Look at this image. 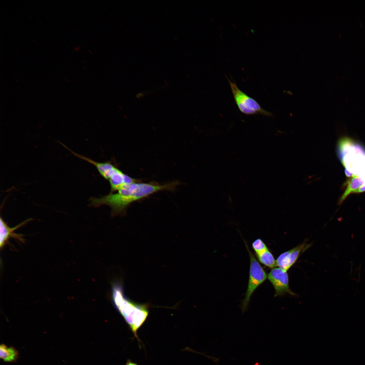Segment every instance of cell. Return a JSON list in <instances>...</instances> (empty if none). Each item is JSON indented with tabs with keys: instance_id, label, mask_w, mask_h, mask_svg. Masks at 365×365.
Wrapping results in <instances>:
<instances>
[{
	"instance_id": "6da1fadb",
	"label": "cell",
	"mask_w": 365,
	"mask_h": 365,
	"mask_svg": "<svg viewBox=\"0 0 365 365\" xmlns=\"http://www.w3.org/2000/svg\"><path fill=\"white\" fill-rule=\"evenodd\" d=\"M249 283L248 276L201 274L173 289H165L149 297H135L134 308L142 311L161 308L166 312L168 324L187 323L190 320L191 311L197 304Z\"/></svg>"
},
{
	"instance_id": "7a4b0ae2",
	"label": "cell",
	"mask_w": 365,
	"mask_h": 365,
	"mask_svg": "<svg viewBox=\"0 0 365 365\" xmlns=\"http://www.w3.org/2000/svg\"><path fill=\"white\" fill-rule=\"evenodd\" d=\"M113 232L141 248L152 264L163 271L164 274L172 272L186 260L166 243H147L123 233L115 231Z\"/></svg>"
},
{
	"instance_id": "3957f363",
	"label": "cell",
	"mask_w": 365,
	"mask_h": 365,
	"mask_svg": "<svg viewBox=\"0 0 365 365\" xmlns=\"http://www.w3.org/2000/svg\"><path fill=\"white\" fill-rule=\"evenodd\" d=\"M45 329L43 328L31 335L25 339L16 342L11 338L5 330L1 327V351L0 365H8L13 357L17 354L22 355L30 361L34 362V358L32 356V352H26L21 349L20 347L29 340L32 339Z\"/></svg>"
},
{
	"instance_id": "277c9868",
	"label": "cell",
	"mask_w": 365,
	"mask_h": 365,
	"mask_svg": "<svg viewBox=\"0 0 365 365\" xmlns=\"http://www.w3.org/2000/svg\"><path fill=\"white\" fill-rule=\"evenodd\" d=\"M342 120L353 154L360 167L365 170V138L357 132L352 124L342 118Z\"/></svg>"
},
{
	"instance_id": "5b68a950",
	"label": "cell",
	"mask_w": 365,
	"mask_h": 365,
	"mask_svg": "<svg viewBox=\"0 0 365 365\" xmlns=\"http://www.w3.org/2000/svg\"><path fill=\"white\" fill-rule=\"evenodd\" d=\"M216 140L214 138H210L205 141L203 144L204 147L206 148L212 147L215 143Z\"/></svg>"
},
{
	"instance_id": "8992f818",
	"label": "cell",
	"mask_w": 365,
	"mask_h": 365,
	"mask_svg": "<svg viewBox=\"0 0 365 365\" xmlns=\"http://www.w3.org/2000/svg\"><path fill=\"white\" fill-rule=\"evenodd\" d=\"M42 25L46 30H47V31L49 30L48 27L45 24H44V23H42Z\"/></svg>"
},
{
	"instance_id": "52a82bcc",
	"label": "cell",
	"mask_w": 365,
	"mask_h": 365,
	"mask_svg": "<svg viewBox=\"0 0 365 365\" xmlns=\"http://www.w3.org/2000/svg\"><path fill=\"white\" fill-rule=\"evenodd\" d=\"M58 34L60 35V36L62 38H63V39L65 38L64 35L61 32L59 31L58 32Z\"/></svg>"
},
{
	"instance_id": "ba28073f",
	"label": "cell",
	"mask_w": 365,
	"mask_h": 365,
	"mask_svg": "<svg viewBox=\"0 0 365 365\" xmlns=\"http://www.w3.org/2000/svg\"><path fill=\"white\" fill-rule=\"evenodd\" d=\"M49 60L50 61V62L52 64H55L54 61L52 59L49 58Z\"/></svg>"
},
{
	"instance_id": "9c48e42d",
	"label": "cell",
	"mask_w": 365,
	"mask_h": 365,
	"mask_svg": "<svg viewBox=\"0 0 365 365\" xmlns=\"http://www.w3.org/2000/svg\"><path fill=\"white\" fill-rule=\"evenodd\" d=\"M349 39H350V40H351V42H354L353 39L352 38V36H351V34H349Z\"/></svg>"
},
{
	"instance_id": "30bf717a",
	"label": "cell",
	"mask_w": 365,
	"mask_h": 365,
	"mask_svg": "<svg viewBox=\"0 0 365 365\" xmlns=\"http://www.w3.org/2000/svg\"><path fill=\"white\" fill-rule=\"evenodd\" d=\"M24 76L25 77V79H26L27 80H30L29 77L28 76H27L26 75H24Z\"/></svg>"
},
{
	"instance_id": "8fae6325",
	"label": "cell",
	"mask_w": 365,
	"mask_h": 365,
	"mask_svg": "<svg viewBox=\"0 0 365 365\" xmlns=\"http://www.w3.org/2000/svg\"><path fill=\"white\" fill-rule=\"evenodd\" d=\"M330 42H331V43H332V44L333 45H334V41H333V40L332 39H330Z\"/></svg>"
},
{
	"instance_id": "7c38bea8",
	"label": "cell",
	"mask_w": 365,
	"mask_h": 365,
	"mask_svg": "<svg viewBox=\"0 0 365 365\" xmlns=\"http://www.w3.org/2000/svg\"><path fill=\"white\" fill-rule=\"evenodd\" d=\"M316 27H317V29L318 31L319 32V31H320V30L319 27H318L317 25H316Z\"/></svg>"
},
{
	"instance_id": "4fadbf2b",
	"label": "cell",
	"mask_w": 365,
	"mask_h": 365,
	"mask_svg": "<svg viewBox=\"0 0 365 365\" xmlns=\"http://www.w3.org/2000/svg\"><path fill=\"white\" fill-rule=\"evenodd\" d=\"M340 92H341V93H343V91H342V89H341V88H340Z\"/></svg>"
}]
</instances>
